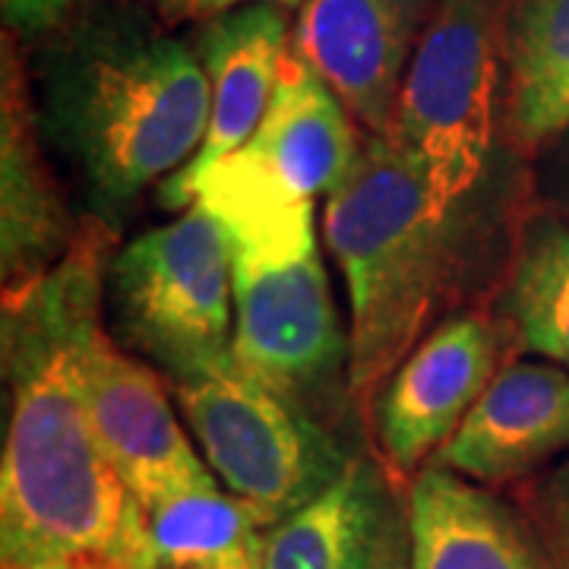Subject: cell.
I'll list each match as a JSON object with an SVG mask.
<instances>
[{"mask_svg": "<svg viewBox=\"0 0 569 569\" xmlns=\"http://www.w3.org/2000/svg\"><path fill=\"white\" fill-rule=\"evenodd\" d=\"M104 231H82L58 263L63 332L82 406L104 452L146 509L187 490L219 488V478L183 433L159 377L118 351L102 326Z\"/></svg>", "mask_w": 569, "mask_h": 569, "instance_id": "obj_5", "label": "cell"}, {"mask_svg": "<svg viewBox=\"0 0 569 569\" xmlns=\"http://www.w3.org/2000/svg\"><path fill=\"white\" fill-rule=\"evenodd\" d=\"M538 512L545 522V538L557 553L560 567L569 569V459L550 471L538 490Z\"/></svg>", "mask_w": 569, "mask_h": 569, "instance_id": "obj_20", "label": "cell"}, {"mask_svg": "<svg viewBox=\"0 0 569 569\" xmlns=\"http://www.w3.org/2000/svg\"><path fill=\"white\" fill-rule=\"evenodd\" d=\"M70 0H3V17L22 32H39L61 17Z\"/></svg>", "mask_w": 569, "mask_h": 569, "instance_id": "obj_23", "label": "cell"}, {"mask_svg": "<svg viewBox=\"0 0 569 569\" xmlns=\"http://www.w3.org/2000/svg\"><path fill=\"white\" fill-rule=\"evenodd\" d=\"M503 0H440L383 133L452 209L488 168L503 86Z\"/></svg>", "mask_w": 569, "mask_h": 569, "instance_id": "obj_6", "label": "cell"}, {"mask_svg": "<svg viewBox=\"0 0 569 569\" xmlns=\"http://www.w3.org/2000/svg\"><path fill=\"white\" fill-rule=\"evenodd\" d=\"M541 187L550 206L569 219V133L550 146V159L541 168Z\"/></svg>", "mask_w": 569, "mask_h": 569, "instance_id": "obj_22", "label": "cell"}, {"mask_svg": "<svg viewBox=\"0 0 569 569\" xmlns=\"http://www.w3.org/2000/svg\"><path fill=\"white\" fill-rule=\"evenodd\" d=\"M408 569H563L503 497L430 462L408 490Z\"/></svg>", "mask_w": 569, "mask_h": 569, "instance_id": "obj_13", "label": "cell"}, {"mask_svg": "<svg viewBox=\"0 0 569 569\" xmlns=\"http://www.w3.org/2000/svg\"><path fill=\"white\" fill-rule=\"evenodd\" d=\"M197 569H260V545H253V548L244 550H234V553H228L222 560H216V563H209V567H197Z\"/></svg>", "mask_w": 569, "mask_h": 569, "instance_id": "obj_24", "label": "cell"}, {"mask_svg": "<svg viewBox=\"0 0 569 569\" xmlns=\"http://www.w3.org/2000/svg\"><path fill=\"white\" fill-rule=\"evenodd\" d=\"M174 396L206 466L266 529L323 493L351 462L301 402L247 377L234 361L174 383Z\"/></svg>", "mask_w": 569, "mask_h": 569, "instance_id": "obj_8", "label": "cell"}, {"mask_svg": "<svg viewBox=\"0 0 569 569\" xmlns=\"http://www.w3.org/2000/svg\"><path fill=\"white\" fill-rule=\"evenodd\" d=\"M503 305L519 342L569 370V219L548 212L526 222Z\"/></svg>", "mask_w": 569, "mask_h": 569, "instance_id": "obj_18", "label": "cell"}, {"mask_svg": "<svg viewBox=\"0 0 569 569\" xmlns=\"http://www.w3.org/2000/svg\"><path fill=\"white\" fill-rule=\"evenodd\" d=\"M288 51V17L276 3L241 7L200 29L197 54L209 77V130L190 164L162 183L168 209H190L197 181L257 133Z\"/></svg>", "mask_w": 569, "mask_h": 569, "instance_id": "obj_12", "label": "cell"}, {"mask_svg": "<svg viewBox=\"0 0 569 569\" xmlns=\"http://www.w3.org/2000/svg\"><path fill=\"white\" fill-rule=\"evenodd\" d=\"M503 351V326L481 310L452 313L427 332L389 373L377 406V437L389 471L415 478L447 447L500 373Z\"/></svg>", "mask_w": 569, "mask_h": 569, "instance_id": "obj_10", "label": "cell"}, {"mask_svg": "<svg viewBox=\"0 0 569 569\" xmlns=\"http://www.w3.org/2000/svg\"><path fill=\"white\" fill-rule=\"evenodd\" d=\"M567 447L569 370L522 361L493 377L433 462L478 485H507Z\"/></svg>", "mask_w": 569, "mask_h": 569, "instance_id": "obj_14", "label": "cell"}, {"mask_svg": "<svg viewBox=\"0 0 569 569\" xmlns=\"http://www.w3.org/2000/svg\"><path fill=\"white\" fill-rule=\"evenodd\" d=\"M162 569H197L263 541L266 526L222 488L187 490L149 509Z\"/></svg>", "mask_w": 569, "mask_h": 569, "instance_id": "obj_19", "label": "cell"}, {"mask_svg": "<svg viewBox=\"0 0 569 569\" xmlns=\"http://www.w3.org/2000/svg\"><path fill=\"white\" fill-rule=\"evenodd\" d=\"M503 123L538 152L569 133V0H512L503 26Z\"/></svg>", "mask_w": 569, "mask_h": 569, "instance_id": "obj_17", "label": "cell"}, {"mask_svg": "<svg viewBox=\"0 0 569 569\" xmlns=\"http://www.w3.org/2000/svg\"><path fill=\"white\" fill-rule=\"evenodd\" d=\"M440 0H307L291 51L370 133H387Z\"/></svg>", "mask_w": 569, "mask_h": 569, "instance_id": "obj_11", "label": "cell"}, {"mask_svg": "<svg viewBox=\"0 0 569 569\" xmlns=\"http://www.w3.org/2000/svg\"><path fill=\"white\" fill-rule=\"evenodd\" d=\"M396 560L389 488L367 459H351L260 541V569H389Z\"/></svg>", "mask_w": 569, "mask_h": 569, "instance_id": "obj_16", "label": "cell"}, {"mask_svg": "<svg viewBox=\"0 0 569 569\" xmlns=\"http://www.w3.org/2000/svg\"><path fill=\"white\" fill-rule=\"evenodd\" d=\"M159 17L168 22H209L224 13H234L241 7L253 3H276V7H291V3H307V0H152Z\"/></svg>", "mask_w": 569, "mask_h": 569, "instance_id": "obj_21", "label": "cell"}, {"mask_svg": "<svg viewBox=\"0 0 569 569\" xmlns=\"http://www.w3.org/2000/svg\"><path fill=\"white\" fill-rule=\"evenodd\" d=\"M0 171H3V295L22 291L48 276L77 247L82 231L70 228V216L51 171L39 152L32 108L26 102L17 63L3 58V114H0Z\"/></svg>", "mask_w": 569, "mask_h": 569, "instance_id": "obj_15", "label": "cell"}, {"mask_svg": "<svg viewBox=\"0 0 569 569\" xmlns=\"http://www.w3.org/2000/svg\"><path fill=\"white\" fill-rule=\"evenodd\" d=\"M10 415L0 459L3 569H162L149 509L104 452L73 377L58 266L3 295Z\"/></svg>", "mask_w": 569, "mask_h": 569, "instance_id": "obj_1", "label": "cell"}, {"mask_svg": "<svg viewBox=\"0 0 569 569\" xmlns=\"http://www.w3.org/2000/svg\"><path fill=\"white\" fill-rule=\"evenodd\" d=\"M111 305L127 346L174 383L231 365L234 279L224 224L193 203L133 238L111 263Z\"/></svg>", "mask_w": 569, "mask_h": 569, "instance_id": "obj_7", "label": "cell"}, {"mask_svg": "<svg viewBox=\"0 0 569 569\" xmlns=\"http://www.w3.org/2000/svg\"><path fill=\"white\" fill-rule=\"evenodd\" d=\"M389 569H408V567H406V563H402V560H396V563H392V567H389Z\"/></svg>", "mask_w": 569, "mask_h": 569, "instance_id": "obj_25", "label": "cell"}, {"mask_svg": "<svg viewBox=\"0 0 569 569\" xmlns=\"http://www.w3.org/2000/svg\"><path fill=\"white\" fill-rule=\"evenodd\" d=\"M224 231L234 279L231 361L298 402L348 367V332L320 260L313 206Z\"/></svg>", "mask_w": 569, "mask_h": 569, "instance_id": "obj_4", "label": "cell"}, {"mask_svg": "<svg viewBox=\"0 0 569 569\" xmlns=\"http://www.w3.org/2000/svg\"><path fill=\"white\" fill-rule=\"evenodd\" d=\"M51 118L96 200L118 209L168 181L209 130V77L183 41L118 26L82 36L51 77Z\"/></svg>", "mask_w": 569, "mask_h": 569, "instance_id": "obj_3", "label": "cell"}, {"mask_svg": "<svg viewBox=\"0 0 569 569\" xmlns=\"http://www.w3.org/2000/svg\"><path fill=\"white\" fill-rule=\"evenodd\" d=\"M456 209L383 133L326 197L323 234L348 291V383L370 396L421 342L452 263Z\"/></svg>", "mask_w": 569, "mask_h": 569, "instance_id": "obj_2", "label": "cell"}, {"mask_svg": "<svg viewBox=\"0 0 569 569\" xmlns=\"http://www.w3.org/2000/svg\"><path fill=\"white\" fill-rule=\"evenodd\" d=\"M361 149L342 99L288 51L257 133L206 171L190 206H206L222 224L313 206L342 183Z\"/></svg>", "mask_w": 569, "mask_h": 569, "instance_id": "obj_9", "label": "cell"}]
</instances>
